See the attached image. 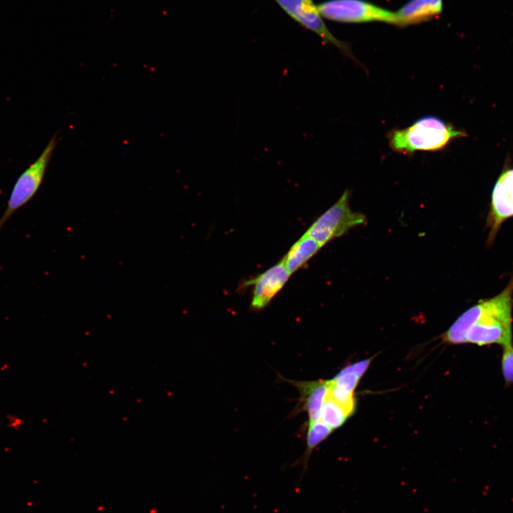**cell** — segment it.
I'll list each match as a JSON object with an SVG mask.
<instances>
[{
  "label": "cell",
  "instance_id": "cell-6",
  "mask_svg": "<svg viewBox=\"0 0 513 513\" xmlns=\"http://www.w3.org/2000/svg\"><path fill=\"white\" fill-rule=\"evenodd\" d=\"M296 22L319 36L326 43H331L343 54L356 59L348 44L338 39L329 31L317 5L313 0H274Z\"/></svg>",
  "mask_w": 513,
  "mask_h": 513
},
{
  "label": "cell",
  "instance_id": "cell-9",
  "mask_svg": "<svg viewBox=\"0 0 513 513\" xmlns=\"http://www.w3.org/2000/svg\"><path fill=\"white\" fill-rule=\"evenodd\" d=\"M286 380L298 389L301 409L307 413L309 423L318 420L326 398L328 380Z\"/></svg>",
  "mask_w": 513,
  "mask_h": 513
},
{
  "label": "cell",
  "instance_id": "cell-2",
  "mask_svg": "<svg viewBox=\"0 0 513 513\" xmlns=\"http://www.w3.org/2000/svg\"><path fill=\"white\" fill-rule=\"evenodd\" d=\"M465 136V132L431 115L418 119L405 128L390 130L386 138L393 151L410 156L420 151L442 150L453 140Z\"/></svg>",
  "mask_w": 513,
  "mask_h": 513
},
{
  "label": "cell",
  "instance_id": "cell-10",
  "mask_svg": "<svg viewBox=\"0 0 513 513\" xmlns=\"http://www.w3.org/2000/svg\"><path fill=\"white\" fill-rule=\"evenodd\" d=\"M442 0H410L395 13L396 25L406 26L428 21L442 11Z\"/></svg>",
  "mask_w": 513,
  "mask_h": 513
},
{
  "label": "cell",
  "instance_id": "cell-13",
  "mask_svg": "<svg viewBox=\"0 0 513 513\" xmlns=\"http://www.w3.org/2000/svg\"><path fill=\"white\" fill-rule=\"evenodd\" d=\"M351 415L341 405L326 396L321 413V420L332 430L341 427Z\"/></svg>",
  "mask_w": 513,
  "mask_h": 513
},
{
  "label": "cell",
  "instance_id": "cell-11",
  "mask_svg": "<svg viewBox=\"0 0 513 513\" xmlns=\"http://www.w3.org/2000/svg\"><path fill=\"white\" fill-rule=\"evenodd\" d=\"M322 247L304 233L289 249L281 259L291 275L302 268Z\"/></svg>",
  "mask_w": 513,
  "mask_h": 513
},
{
  "label": "cell",
  "instance_id": "cell-16",
  "mask_svg": "<svg viewBox=\"0 0 513 513\" xmlns=\"http://www.w3.org/2000/svg\"><path fill=\"white\" fill-rule=\"evenodd\" d=\"M371 359L363 360L344 368L345 370L355 373L361 377L364 374L370 365Z\"/></svg>",
  "mask_w": 513,
  "mask_h": 513
},
{
  "label": "cell",
  "instance_id": "cell-14",
  "mask_svg": "<svg viewBox=\"0 0 513 513\" xmlns=\"http://www.w3.org/2000/svg\"><path fill=\"white\" fill-rule=\"evenodd\" d=\"M361 376L358 374L342 369L332 380L331 383L346 391L353 393Z\"/></svg>",
  "mask_w": 513,
  "mask_h": 513
},
{
  "label": "cell",
  "instance_id": "cell-4",
  "mask_svg": "<svg viewBox=\"0 0 513 513\" xmlns=\"http://www.w3.org/2000/svg\"><path fill=\"white\" fill-rule=\"evenodd\" d=\"M56 142V138L53 136L38 157L17 178L7 202L6 208L0 217V231L13 214L29 202L38 190Z\"/></svg>",
  "mask_w": 513,
  "mask_h": 513
},
{
  "label": "cell",
  "instance_id": "cell-5",
  "mask_svg": "<svg viewBox=\"0 0 513 513\" xmlns=\"http://www.w3.org/2000/svg\"><path fill=\"white\" fill-rule=\"evenodd\" d=\"M326 19L348 24L380 21L396 25L395 13L365 0H327L317 4Z\"/></svg>",
  "mask_w": 513,
  "mask_h": 513
},
{
  "label": "cell",
  "instance_id": "cell-7",
  "mask_svg": "<svg viewBox=\"0 0 513 513\" xmlns=\"http://www.w3.org/2000/svg\"><path fill=\"white\" fill-rule=\"evenodd\" d=\"M511 217H513V168L504 170L493 187L487 218L489 244L494 240L502 224Z\"/></svg>",
  "mask_w": 513,
  "mask_h": 513
},
{
  "label": "cell",
  "instance_id": "cell-8",
  "mask_svg": "<svg viewBox=\"0 0 513 513\" xmlns=\"http://www.w3.org/2000/svg\"><path fill=\"white\" fill-rule=\"evenodd\" d=\"M290 276L281 260L249 281L248 284L254 286L251 308L256 311L265 308L284 287Z\"/></svg>",
  "mask_w": 513,
  "mask_h": 513
},
{
  "label": "cell",
  "instance_id": "cell-15",
  "mask_svg": "<svg viewBox=\"0 0 513 513\" xmlns=\"http://www.w3.org/2000/svg\"><path fill=\"white\" fill-rule=\"evenodd\" d=\"M501 370L505 385H513V344L502 348Z\"/></svg>",
  "mask_w": 513,
  "mask_h": 513
},
{
  "label": "cell",
  "instance_id": "cell-3",
  "mask_svg": "<svg viewBox=\"0 0 513 513\" xmlns=\"http://www.w3.org/2000/svg\"><path fill=\"white\" fill-rule=\"evenodd\" d=\"M350 197V190H345L338 200L319 216L305 233L323 247L352 228L365 224V214L351 209Z\"/></svg>",
  "mask_w": 513,
  "mask_h": 513
},
{
  "label": "cell",
  "instance_id": "cell-1",
  "mask_svg": "<svg viewBox=\"0 0 513 513\" xmlns=\"http://www.w3.org/2000/svg\"><path fill=\"white\" fill-rule=\"evenodd\" d=\"M512 309L513 276L498 294L480 300L462 313L442 335L443 341L502 348L513 344Z\"/></svg>",
  "mask_w": 513,
  "mask_h": 513
},
{
  "label": "cell",
  "instance_id": "cell-12",
  "mask_svg": "<svg viewBox=\"0 0 513 513\" xmlns=\"http://www.w3.org/2000/svg\"><path fill=\"white\" fill-rule=\"evenodd\" d=\"M332 430L322 420L309 423L305 452L293 465H302L303 470L301 478L308 470L309 461L313 450L331 434Z\"/></svg>",
  "mask_w": 513,
  "mask_h": 513
}]
</instances>
